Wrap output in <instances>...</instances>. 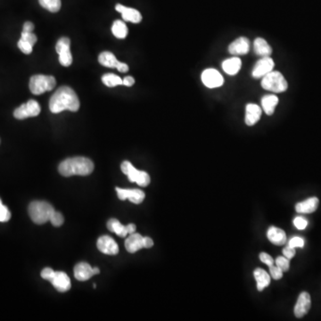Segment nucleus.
Here are the masks:
<instances>
[{
	"mask_svg": "<svg viewBox=\"0 0 321 321\" xmlns=\"http://www.w3.org/2000/svg\"><path fill=\"white\" fill-rule=\"evenodd\" d=\"M260 260H261L263 263L268 265L269 267H271V266H272L274 264L273 258H272L271 255L266 254V253H260Z\"/></svg>",
	"mask_w": 321,
	"mask_h": 321,
	"instance_id": "58836bf2",
	"label": "nucleus"
},
{
	"mask_svg": "<svg viewBox=\"0 0 321 321\" xmlns=\"http://www.w3.org/2000/svg\"><path fill=\"white\" fill-rule=\"evenodd\" d=\"M98 62L102 65L109 68H116L119 63H120L117 60V58H115V54L111 53V52H108V51L102 52L101 54H99Z\"/></svg>",
	"mask_w": 321,
	"mask_h": 321,
	"instance_id": "a878e982",
	"label": "nucleus"
},
{
	"mask_svg": "<svg viewBox=\"0 0 321 321\" xmlns=\"http://www.w3.org/2000/svg\"><path fill=\"white\" fill-rule=\"evenodd\" d=\"M254 278L256 280L257 289L259 291L263 290L271 283V276L261 269H256L254 272Z\"/></svg>",
	"mask_w": 321,
	"mask_h": 321,
	"instance_id": "393cba45",
	"label": "nucleus"
},
{
	"mask_svg": "<svg viewBox=\"0 0 321 321\" xmlns=\"http://www.w3.org/2000/svg\"><path fill=\"white\" fill-rule=\"evenodd\" d=\"M278 98L276 95H266L261 98V106L267 115H272L278 104Z\"/></svg>",
	"mask_w": 321,
	"mask_h": 321,
	"instance_id": "b1692460",
	"label": "nucleus"
},
{
	"mask_svg": "<svg viewBox=\"0 0 321 321\" xmlns=\"http://www.w3.org/2000/svg\"><path fill=\"white\" fill-rule=\"evenodd\" d=\"M11 213L7 206L2 204L0 206V222H7L10 220Z\"/></svg>",
	"mask_w": 321,
	"mask_h": 321,
	"instance_id": "72a5a7b5",
	"label": "nucleus"
},
{
	"mask_svg": "<svg viewBox=\"0 0 321 321\" xmlns=\"http://www.w3.org/2000/svg\"><path fill=\"white\" fill-rule=\"evenodd\" d=\"M62 176H88L94 171V163L86 157H72L64 160L58 167Z\"/></svg>",
	"mask_w": 321,
	"mask_h": 321,
	"instance_id": "f03ea898",
	"label": "nucleus"
},
{
	"mask_svg": "<svg viewBox=\"0 0 321 321\" xmlns=\"http://www.w3.org/2000/svg\"><path fill=\"white\" fill-rule=\"evenodd\" d=\"M261 108L255 104H248L246 107V123L247 126H254L260 121Z\"/></svg>",
	"mask_w": 321,
	"mask_h": 321,
	"instance_id": "f3484780",
	"label": "nucleus"
},
{
	"mask_svg": "<svg viewBox=\"0 0 321 321\" xmlns=\"http://www.w3.org/2000/svg\"><path fill=\"white\" fill-rule=\"evenodd\" d=\"M64 221V216L62 215V213H58V212H54V214L51 217L50 222L53 226H60L63 225Z\"/></svg>",
	"mask_w": 321,
	"mask_h": 321,
	"instance_id": "473e14b6",
	"label": "nucleus"
},
{
	"mask_svg": "<svg viewBox=\"0 0 321 321\" xmlns=\"http://www.w3.org/2000/svg\"><path fill=\"white\" fill-rule=\"evenodd\" d=\"M97 247L101 253L107 254V255H116L119 253L118 244L112 239V237H108V236L99 237L97 243Z\"/></svg>",
	"mask_w": 321,
	"mask_h": 321,
	"instance_id": "f8f14e48",
	"label": "nucleus"
},
{
	"mask_svg": "<svg viewBox=\"0 0 321 321\" xmlns=\"http://www.w3.org/2000/svg\"><path fill=\"white\" fill-rule=\"evenodd\" d=\"M115 9L122 14V18L126 22H131L133 24H139L142 21V15L137 9L124 7L121 4L116 5Z\"/></svg>",
	"mask_w": 321,
	"mask_h": 321,
	"instance_id": "dca6fc26",
	"label": "nucleus"
},
{
	"mask_svg": "<svg viewBox=\"0 0 321 321\" xmlns=\"http://www.w3.org/2000/svg\"><path fill=\"white\" fill-rule=\"evenodd\" d=\"M143 244L144 248H151L154 246V242L150 237H143Z\"/></svg>",
	"mask_w": 321,
	"mask_h": 321,
	"instance_id": "c03bdc74",
	"label": "nucleus"
},
{
	"mask_svg": "<svg viewBox=\"0 0 321 321\" xmlns=\"http://www.w3.org/2000/svg\"><path fill=\"white\" fill-rule=\"evenodd\" d=\"M103 83L109 88H114L119 85H122V80L119 77L118 75L114 73H106L102 77Z\"/></svg>",
	"mask_w": 321,
	"mask_h": 321,
	"instance_id": "c85d7f7f",
	"label": "nucleus"
},
{
	"mask_svg": "<svg viewBox=\"0 0 321 321\" xmlns=\"http://www.w3.org/2000/svg\"><path fill=\"white\" fill-rule=\"evenodd\" d=\"M274 66L275 63L271 56L261 58L254 65L252 75L255 79L263 78L265 75L273 71Z\"/></svg>",
	"mask_w": 321,
	"mask_h": 321,
	"instance_id": "9d476101",
	"label": "nucleus"
},
{
	"mask_svg": "<svg viewBox=\"0 0 321 321\" xmlns=\"http://www.w3.org/2000/svg\"><path fill=\"white\" fill-rule=\"evenodd\" d=\"M70 45L71 41L66 37H61L55 45V50L59 54V63L65 67H68L72 64V55L70 50Z\"/></svg>",
	"mask_w": 321,
	"mask_h": 321,
	"instance_id": "0eeeda50",
	"label": "nucleus"
},
{
	"mask_svg": "<svg viewBox=\"0 0 321 321\" xmlns=\"http://www.w3.org/2000/svg\"><path fill=\"white\" fill-rule=\"evenodd\" d=\"M250 49V41L246 37H240L230 43L229 52L234 55L247 54Z\"/></svg>",
	"mask_w": 321,
	"mask_h": 321,
	"instance_id": "2eb2a0df",
	"label": "nucleus"
},
{
	"mask_svg": "<svg viewBox=\"0 0 321 321\" xmlns=\"http://www.w3.org/2000/svg\"><path fill=\"white\" fill-rule=\"evenodd\" d=\"M54 271L50 268H46L41 271V277L46 280H50L51 277L54 275Z\"/></svg>",
	"mask_w": 321,
	"mask_h": 321,
	"instance_id": "ea45409f",
	"label": "nucleus"
},
{
	"mask_svg": "<svg viewBox=\"0 0 321 321\" xmlns=\"http://www.w3.org/2000/svg\"><path fill=\"white\" fill-rule=\"evenodd\" d=\"M51 284L53 285L58 292L64 293L71 289V284L67 274L61 271H54V275L51 277Z\"/></svg>",
	"mask_w": 321,
	"mask_h": 321,
	"instance_id": "9b49d317",
	"label": "nucleus"
},
{
	"mask_svg": "<svg viewBox=\"0 0 321 321\" xmlns=\"http://www.w3.org/2000/svg\"><path fill=\"white\" fill-rule=\"evenodd\" d=\"M80 108V100L74 90L70 87L64 86L58 88L49 101V109L53 114L69 110L77 112Z\"/></svg>",
	"mask_w": 321,
	"mask_h": 321,
	"instance_id": "f257e3e1",
	"label": "nucleus"
},
{
	"mask_svg": "<svg viewBox=\"0 0 321 321\" xmlns=\"http://www.w3.org/2000/svg\"><path fill=\"white\" fill-rule=\"evenodd\" d=\"M270 273H271V277L275 279V280H278L283 277V271L281 270L280 268L277 267V266H271L270 267Z\"/></svg>",
	"mask_w": 321,
	"mask_h": 321,
	"instance_id": "c9c22d12",
	"label": "nucleus"
},
{
	"mask_svg": "<svg viewBox=\"0 0 321 321\" xmlns=\"http://www.w3.org/2000/svg\"><path fill=\"white\" fill-rule=\"evenodd\" d=\"M41 106L39 103L35 100H29L26 104L21 105L15 109L14 116L18 120H24L29 117H35L40 115Z\"/></svg>",
	"mask_w": 321,
	"mask_h": 321,
	"instance_id": "6e6552de",
	"label": "nucleus"
},
{
	"mask_svg": "<svg viewBox=\"0 0 321 321\" xmlns=\"http://www.w3.org/2000/svg\"><path fill=\"white\" fill-rule=\"evenodd\" d=\"M288 246L291 247H294V248H296V247L303 248L304 246H305V240L301 237H294L293 238H291Z\"/></svg>",
	"mask_w": 321,
	"mask_h": 321,
	"instance_id": "e433bc0d",
	"label": "nucleus"
},
{
	"mask_svg": "<svg viewBox=\"0 0 321 321\" xmlns=\"http://www.w3.org/2000/svg\"><path fill=\"white\" fill-rule=\"evenodd\" d=\"M126 250L130 254H135L136 252L144 248L143 237L140 234L133 233L125 241Z\"/></svg>",
	"mask_w": 321,
	"mask_h": 321,
	"instance_id": "6ab92c4d",
	"label": "nucleus"
},
{
	"mask_svg": "<svg viewBox=\"0 0 321 321\" xmlns=\"http://www.w3.org/2000/svg\"><path fill=\"white\" fill-rule=\"evenodd\" d=\"M116 69H117L119 71H121V72H127V71H128V64H124V63H122V62H120L118 65H117V67H116Z\"/></svg>",
	"mask_w": 321,
	"mask_h": 321,
	"instance_id": "a18cd8bd",
	"label": "nucleus"
},
{
	"mask_svg": "<svg viewBox=\"0 0 321 321\" xmlns=\"http://www.w3.org/2000/svg\"><path fill=\"white\" fill-rule=\"evenodd\" d=\"M2 204H3V203H2V201H1V199H0V206H1Z\"/></svg>",
	"mask_w": 321,
	"mask_h": 321,
	"instance_id": "09e8293b",
	"label": "nucleus"
},
{
	"mask_svg": "<svg viewBox=\"0 0 321 321\" xmlns=\"http://www.w3.org/2000/svg\"><path fill=\"white\" fill-rule=\"evenodd\" d=\"M135 83V80L131 76H127L122 80V85L127 86V87H131Z\"/></svg>",
	"mask_w": 321,
	"mask_h": 321,
	"instance_id": "79ce46f5",
	"label": "nucleus"
},
{
	"mask_svg": "<svg viewBox=\"0 0 321 321\" xmlns=\"http://www.w3.org/2000/svg\"><path fill=\"white\" fill-rule=\"evenodd\" d=\"M241 66H242V62H241L240 58H236V56L226 59L222 63V69L229 75L237 74V72L240 71Z\"/></svg>",
	"mask_w": 321,
	"mask_h": 321,
	"instance_id": "5701e85b",
	"label": "nucleus"
},
{
	"mask_svg": "<svg viewBox=\"0 0 321 321\" xmlns=\"http://www.w3.org/2000/svg\"><path fill=\"white\" fill-rule=\"evenodd\" d=\"M42 7L51 13H56L61 8V0H39Z\"/></svg>",
	"mask_w": 321,
	"mask_h": 321,
	"instance_id": "c756f323",
	"label": "nucleus"
},
{
	"mask_svg": "<svg viewBox=\"0 0 321 321\" xmlns=\"http://www.w3.org/2000/svg\"><path fill=\"white\" fill-rule=\"evenodd\" d=\"M311 306V295L307 292L301 293L294 306V315L296 318H303L307 314Z\"/></svg>",
	"mask_w": 321,
	"mask_h": 321,
	"instance_id": "4468645a",
	"label": "nucleus"
},
{
	"mask_svg": "<svg viewBox=\"0 0 321 321\" xmlns=\"http://www.w3.org/2000/svg\"><path fill=\"white\" fill-rule=\"evenodd\" d=\"M283 254H284L285 257H287L288 259L290 260L295 255V248L289 247V246L285 247L284 249H283Z\"/></svg>",
	"mask_w": 321,
	"mask_h": 321,
	"instance_id": "a19ab883",
	"label": "nucleus"
},
{
	"mask_svg": "<svg viewBox=\"0 0 321 321\" xmlns=\"http://www.w3.org/2000/svg\"><path fill=\"white\" fill-rule=\"evenodd\" d=\"M121 169H122V173L128 176L129 181L136 182L139 186H143V187H145L150 184L151 179H150L148 173L136 169L135 167L132 165L128 161H124L122 162Z\"/></svg>",
	"mask_w": 321,
	"mask_h": 321,
	"instance_id": "423d86ee",
	"label": "nucleus"
},
{
	"mask_svg": "<svg viewBox=\"0 0 321 321\" xmlns=\"http://www.w3.org/2000/svg\"><path fill=\"white\" fill-rule=\"evenodd\" d=\"M127 229H128V235H131V234L135 233L136 231V225L134 224H128L127 225Z\"/></svg>",
	"mask_w": 321,
	"mask_h": 321,
	"instance_id": "49530a36",
	"label": "nucleus"
},
{
	"mask_svg": "<svg viewBox=\"0 0 321 321\" xmlns=\"http://www.w3.org/2000/svg\"><path fill=\"white\" fill-rule=\"evenodd\" d=\"M18 48H19V49H20L23 53H24V54H30L31 52H32L33 46L30 44L27 41H24V40L20 39L19 41H18Z\"/></svg>",
	"mask_w": 321,
	"mask_h": 321,
	"instance_id": "2f4dec72",
	"label": "nucleus"
},
{
	"mask_svg": "<svg viewBox=\"0 0 321 321\" xmlns=\"http://www.w3.org/2000/svg\"><path fill=\"white\" fill-rule=\"evenodd\" d=\"M117 195H118L119 199L124 200L128 199L131 203L139 204L142 203L145 199V193L140 190H122V188H116Z\"/></svg>",
	"mask_w": 321,
	"mask_h": 321,
	"instance_id": "ddd939ff",
	"label": "nucleus"
},
{
	"mask_svg": "<svg viewBox=\"0 0 321 321\" xmlns=\"http://www.w3.org/2000/svg\"><path fill=\"white\" fill-rule=\"evenodd\" d=\"M268 239L275 246H283L287 242V235L284 230L271 226L267 232Z\"/></svg>",
	"mask_w": 321,
	"mask_h": 321,
	"instance_id": "aec40b11",
	"label": "nucleus"
},
{
	"mask_svg": "<svg viewBox=\"0 0 321 321\" xmlns=\"http://www.w3.org/2000/svg\"><path fill=\"white\" fill-rule=\"evenodd\" d=\"M28 211L31 220L37 225L50 221L51 217L55 212L50 203L44 201H34L29 205Z\"/></svg>",
	"mask_w": 321,
	"mask_h": 321,
	"instance_id": "7ed1b4c3",
	"label": "nucleus"
},
{
	"mask_svg": "<svg viewBox=\"0 0 321 321\" xmlns=\"http://www.w3.org/2000/svg\"><path fill=\"white\" fill-rule=\"evenodd\" d=\"M33 30L34 24L31 23V22H26V23L24 24V29H23V31H24V32H32Z\"/></svg>",
	"mask_w": 321,
	"mask_h": 321,
	"instance_id": "37998d69",
	"label": "nucleus"
},
{
	"mask_svg": "<svg viewBox=\"0 0 321 321\" xmlns=\"http://www.w3.org/2000/svg\"><path fill=\"white\" fill-rule=\"evenodd\" d=\"M294 224L296 229L303 230H305V228L307 226L308 221L303 217H296L294 220Z\"/></svg>",
	"mask_w": 321,
	"mask_h": 321,
	"instance_id": "4c0bfd02",
	"label": "nucleus"
},
{
	"mask_svg": "<svg viewBox=\"0 0 321 321\" xmlns=\"http://www.w3.org/2000/svg\"><path fill=\"white\" fill-rule=\"evenodd\" d=\"M93 271H94V274H95V275L100 273V270H99L98 268H93Z\"/></svg>",
	"mask_w": 321,
	"mask_h": 321,
	"instance_id": "de8ad7c7",
	"label": "nucleus"
},
{
	"mask_svg": "<svg viewBox=\"0 0 321 321\" xmlns=\"http://www.w3.org/2000/svg\"><path fill=\"white\" fill-rule=\"evenodd\" d=\"M261 79V87L268 91L283 93L288 90V81L279 71H271Z\"/></svg>",
	"mask_w": 321,
	"mask_h": 321,
	"instance_id": "20e7f679",
	"label": "nucleus"
},
{
	"mask_svg": "<svg viewBox=\"0 0 321 321\" xmlns=\"http://www.w3.org/2000/svg\"><path fill=\"white\" fill-rule=\"evenodd\" d=\"M93 268L86 262L78 263L74 268V277L79 281H87L94 276Z\"/></svg>",
	"mask_w": 321,
	"mask_h": 321,
	"instance_id": "a211bd4d",
	"label": "nucleus"
},
{
	"mask_svg": "<svg viewBox=\"0 0 321 321\" xmlns=\"http://www.w3.org/2000/svg\"><path fill=\"white\" fill-rule=\"evenodd\" d=\"M21 39L24 40V41H27L32 46H34L37 41V36L35 34L32 33V32H24L23 31L22 35H21Z\"/></svg>",
	"mask_w": 321,
	"mask_h": 321,
	"instance_id": "f704fd0d",
	"label": "nucleus"
},
{
	"mask_svg": "<svg viewBox=\"0 0 321 321\" xmlns=\"http://www.w3.org/2000/svg\"><path fill=\"white\" fill-rule=\"evenodd\" d=\"M107 228L110 231L115 232L117 236L121 237H125L126 236H128V229L127 226H124L121 224V222L116 219H111L107 222Z\"/></svg>",
	"mask_w": 321,
	"mask_h": 321,
	"instance_id": "bb28decb",
	"label": "nucleus"
},
{
	"mask_svg": "<svg viewBox=\"0 0 321 321\" xmlns=\"http://www.w3.org/2000/svg\"><path fill=\"white\" fill-rule=\"evenodd\" d=\"M112 32L118 39H125L128 33V28L122 21H115L112 24Z\"/></svg>",
	"mask_w": 321,
	"mask_h": 321,
	"instance_id": "cd10ccee",
	"label": "nucleus"
},
{
	"mask_svg": "<svg viewBox=\"0 0 321 321\" xmlns=\"http://www.w3.org/2000/svg\"><path fill=\"white\" fill-rule=\"evenodd\" d=\"M276 264H277V267L280 268L283 272H287V271H289L290 261H289V259H288L287 257H277V260H276Z\"/></svg>",
	"mask_w": 321,
	"mask_h": 321,
	"instance_id": "7c9ffc66",
	"label": "nucleus"
},
{
	"mask_svg": "<svg viewBox=\"0 0 321 321\" xmlns=\"http://www.w3.org/2000/svg\"><path fill=\"white\" fill-rule=\"evenodd\" d=\"M201 79L204 86L209 88H219L224 83L223 76L220 73V71L213 68L204 70L201 75Z\"/></svg>",
	"mask_w": 321,
	"mask_h": 321,
	"instance_id": "1a4fd4ad",
	"label": "nucleus"
},
{
	"mask_svg": "<svg viewBox=\"0 0 321 321\" xmlns=\"http://www.w3.org/2000/svg\"><path fill=\"white\" fill-rule=\"evenodd\" d=\"M319 203V200L317 197H311L304 202L298 203L295 205V211L299 213H314Z\"/></svg>",
	"mask_w": 321,
	"mask_h": 321,
	"instance_id": "412c9836",
	"label": "nucleus"
},
{
	"mask_svg": "<svg viewBox=\"0 0 321 321\" xmlns=\"http://www.w3.org/2000/svg\"><path fill=\"white\" fill-rule=\"evenodd\" d=\"M254 49L255 54L260 58L271 56L272 54V48L269 45L267 41L262 37H257L254 42Z\"/></svg>",
	"mask_w": 321,
	"mask_h": 321,
	"instance_id": "4be33fe9",
	"label": "nucleus"
},
{
	"mask_svg": "<svg viewBox=\"0 0 321 321\" xmlns=\"http://www.w3.org/2000/svg\"><path fill=\"white\" fill-rule=\"evenodd\" d=\"M56 85V81L53 76L34 75L30 80V90L34 95H41L45 92L51 91Z\"/></svg>",
	"mask_w": 321,
	"mask_h": 321,
	"instance_id": "39448f33",
	"label": "nucleus"
}]
</instances>
